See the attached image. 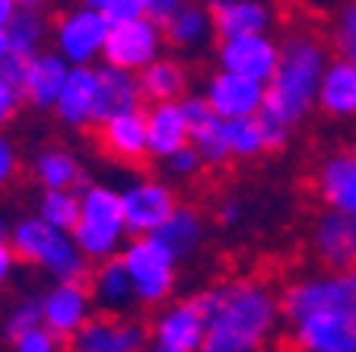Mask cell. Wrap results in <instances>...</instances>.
Wrapping results in <instances>:
<instances>
[{
	"label": "cell",
	"instance_id": "5",
	"mask_svg": "<svg viewBox=\"0 0 356 352\" xmlns=\"http://www.w3.org/2000/svg\"><path fill=\"white\" fill-rule=\"evenodd\" d=\"M121 264L134 286V299L140 308H163L178 289V260L156 235L131 238L121 251Z\"/></svg>",
	"mask_w": 356,
	"mask_h": 352
},
{
	"label": "cell",
	"instance_id": "19",
	"mask_svg": "<svg viewBox=\"0 0 356 352\" xmlns=\"http://www.w3.org/2000/svg\"><path fill=\"white\" fill-rule=\"evenodd\" d=\"M96 105H99V80L96 67H70L67 83L60 89L58 105L51 115L67 131H86L96 127Z\"/></svg>",
	"mask_w": 356,
	"mask_h": 352
},
{
	"label": "cell",
	"instance_id": "9",
	"mask_svg": "<svg viewBox=\"0 0 356 352\" xmlns=\"http://www.w3.org/2000/svg\"><path fill=\"white\" fill-rule=\"evenodd\" d=\"M169 48L165 42V29L149 16L131 22H118L108 29V42L102 51V64L127 70V74H140L153 60H159Z\"/></svg>",
	"mask_w": 356,
	"mask_h": 352
},
{
	"label": "cell",
	"instance_id": "4",
	"mask_svg": "<svg viewBox=\"0 0 356 352\" xmlns=\"http://www.w3.org/2000/svg\"><path fill=\"white\" fill-rule=\"evenodd\" d=\"M70 235L89 264H102V260L118 257L124 244L131 242L118 187L102 181L86 184L80 191V219Z\"/></svg>",
	"mask_w": 356,
	"mask_h": 352
},
{
	"label": "cell",
	"instance_id": "14",
	"mask_svg": "<svg viewBox=\"0 0 356 352\" xmlns=\"http://www.w3.org/2000/svg\"><path fill=\"white\" fill-rule=\"evenodd\" d=\"M312 184L321 200V210L356 219V146H337L321 156Z\"/></svg>",
	"mask_w": 356,
	"mask_h": 352
},
{
	"label": "cell",
	"instance_id": "7",
	"mask_svg": "<svg viewBox=\"0 0 356 352\" xmlns=\"http://www.w3.org/2000/svg\"><path fill=\"white\" fill-rule=\"evenodd\" d=\"M108 29L111 22L102 10L74 3L51 22V51H58L70 67H96L102 64Z\"/></svg>",
	"mask_w": 356,
	"mask_h": 352
},
{
	"label": "cell",
	"instance_id": "22",
	"mask_svg": "<svg viewBox=\"0 0 356 352\" xmlns=\"http://www.w3.org/2000/svg\"><path fill=\"white\" fill-rule=\"evenodd\" d=\"M67 74H70V64L58 51H38L35 58H29L22 102L29 105L32 111H54L60 89L67 83Z\"/></svg>",
	"mask_w": 356,
	"mask_h": 352
},
{
	"label": "cell",
	"instance_id": "10",
	"mask_svg": "<svg viewBox=\"0 0 356 352\" xmlns=\"http://www.w3.org/2000/svg\"><path fill=\"white\" fill-rule=\"evenodd\" d=\"M207 333V311L200 295H185V299H172L169 305L156 308L149 321V346L165 352H200Z\"/></svg>",
	"mask_w": 356,
	"mask_h": 352
},
{
	"label": "cell",
	"instance_id": "11",
	"mask_svg": "<svg viewBox=\"0 0 356 352\" xmlns=\"http://www.w3.org/2000/svg\"><path fill=\"white\" fill-rule=\"evenodd\" d=\"M149 346V324L134 315L96 311L76 337L67 340V352H143Z\"/></svg>",
	"mask_w": 356,
	"mask_h": 352
},
{
	"label": "cell",
	"instance_id": "38",
	"mask_svg": "<svg viewBox=\"0 0 356 352\" xmlns=\"http://www.w3.org/2000/svg\"><path fill=\"white\" fill-rule=\"evenodd\" d=\"M19 169H22V156H19L16 140L10 137V133L0 131V194H3L10 184L16 181Z\"/></svg>",
	"mask_w": 356,
	"mask_h": 352
},
{
	"label": "cell",
	"instance_id": "48",
	"mask_svg": "<svg viewBox=\"0 0 356 352\" xmlns=\"http://www.w3.org/2000/svg\"><path fill=\"white\" fill-rule=\"evenodd\" d=\"M80 3H86V7H96V10H105L111 0H80Z\"/></svg>",
	"mask_w": 356,
	"mask_h": 352
},
{
	"label": "cell",
	"instance_id": "37",
	"mask_svg": "<svg viewBox=\"0 0 356 352\" xmlns=\"http://www.w3.org/2000/svg\"><path fill=\"white\" fill-rule=\"evenodd\" d=\"M163 165H165V175H169L172 181H191V178H197L200 171H204V159L197 156L194 146L178 149V153L169 156Z\"/></svg>",
	"mask_w": 356,
	"mask_h": 352
},
{
	"label": "cell",
	"instance_id": "50",
	"mask_svg": "<svg viewBox=\"0 0 356 352\" xmlns=\"http://www.w3.org/2000/svg\"><path fill=\"white\" fill-rule=\"evenodd\" d=\"M7 232H10V228H7V222L0 219V238H7Z\"/></svg>",
	"mask_w": 356,
	"mask_h": 352
},
{
	"label": "cell",
	"instance_id": "17",
	"mask_svg": "<svg viewBox=\"0 0 356 352\" xmlns=\"http://www.w3.org/2000/svg\"><path fill=\"white\" fill-rule=\"evenodd\" d=\"M296 352H356V321L334 311H315L289 324Z\"/></svg>",
	"mask_w": 356,
	"mask_h": 352
},
{
	"label": "cell",
	"instance_id": "36",
	"mask_svg": "<svg viewBox=\"0 0 356 352\" xmlns=\"http://www.w3.org/2000/svg\"><path fill=\"white\" fill-rule=\"evenodd\" d=\"M10 352H67V340H60L48 327H35V330H26L22 337L10 340Z\"/></svg>",
	"mask_w": 356,
	"mask_h": 352
},
{
	"label": "cell",
	"instance_id": "27",
	"mask_svg": "<svg viewBox=\"0 0 356 352\" xmlns=\"http://www.w3.org/2000/svg\"><path fill=\"white\" fill-rule=\"evenodd\" d=\"M137 83H140V96L147 99L149 105L181 102V99L191 92V70H188L185 60L163 54V58L153 60L147 70L137 74Z\"/></svg>",
	"mask_w": 356,
	"mask_h": 352
},
{
	"label": "cell",
	"instance_id": "20",
	"mask_svg": "<svg viewBox=\"0 0 356 352\" xmlns=\"http://www.w3.org/2000/svg\"><path fill=\"white\" fill-rule=\"evenodd\" d=\"M143 115H147V153L153 162H165L178 149L191 146V124L181 102H156Z\"/></svg>",
	"mask_w": 356,
	"mask_h": 352
},
{
	"label": "cell",
	"instance_id": "24",
	"mask_svg": "<svg viewBox=\"0 0 356 352\" xmlns=\"http://www.w3.org/2000/svg\"><path fill=\"white\" fill-rule=\"evenodd\" d=\"M86 286H89V292H92V301H96L99 311H108V315H131V308L137 305L131 276H127L121 257L92 264V273H89Z\"/></svg>",
	"mask_w": 356,
	"mask_h": 352
},
{
	"label": "cell",
	"instance_id": "40",
	"mask_svg": "<svg viewBox=\"0 0 356 352\" xmlns=\"http://www.w3.org/2000/svg\"><path fill=\"white\" fill-rule=\"evenodd\" d=\"M140 3H143V16H149L153 22L165 26V22H169L178 10L185 7L188 0H140Z\"/></svg>",
	"mask_w": 356,
	"mask_h": 352
},
{
	"label": "cell",
	"instance_id": "26",
	"mask_svg": "<svg viewBox=\"0 0 356 352\" xmlns=\"http://www.w3.org/2000/svg\"><path fill=\"white\" fill-rule=\"evenodd\" d=\"M277 10L270 0H232L229 7L213 13L216 38H238V35H264L274 29Z\"/></svg>",
	"mask_w": 356,
	"mask_h": 352
},
{
	"label": "cell",
	"instance_id": "16",
	"mask_svg": "<svg viewBox=\"0 0 356 352\" xmlns=\"http://www.w3.org/2000/svg\"><path fill=\"white\" fill-rule=\"evenodd\" d=\"M200 96L220 121L258 117L264 111V83H254L238 74H226V70H213L204 80Z\"/></svg>",
	"mask_w": 356,
	"mask_h": 352
},
{
	"label": "cell",
	"instance_id": "1",
	"mask_svg": "<svg viewBox=\"0 0 356 352\" xmlns=\"http://www.w3.org/2000/svg\"><path fill=\"white\" fill-rule=\"evenodd\" d=\"M207 333L200 352H261L280 327V292L254 276L226 279L200 289Z\"/></svg>",
	"mask_w": 356,
	"mask_h": 352
},
{
	"label": "cell",
	"instance_id": "3",
	"mask_svg": "<svg viewBox=\"0 0 356 352\" xmlns=\"http://www.w3.org/2000/svg\"><path fill=\"white\" fill-rule=\"evenodd\" d=\"M7 242L13 244L19 264L42 270L44 276H51V283H86L89 273H92V264L76 248L74 235L51 228L35 213L19 216L10 226Z\"/></svg>",
	"mask_w": 356,
	"mask_h": 352
},
{
	"label": "cell",
	"instance_id": "28",
	"mask_svg": "<svg viewBox=\"0 0 356 352\" xmlns=\"http://www.w3.org/2000/svg\"><path fill=\"white\" fill-rule=\"evenodd\" d=\"M156 238H159V242L175 254L178 264H181V260L197 254L200 244L207 242V222H204L197 206L181 203L175 213H172V219L156 232Z\"/></svg>",
	"mask_w": 356,
	"mask_h": 352
},
{
	"label": "cell",
	"instance_id": "31",
	"mask_svg": "<svg viewBox=\"0 0 356 352\" xmlns=\"http://www.w3.org/2000/svg\"><path fill=\"white\" fill-rule=\"evenodd\" d=\"M222 133H226V149H229L232 162H254L261 156H267L264 133H261V115L222 121Z\"/></svg>",
	"mask_w": 356,
	"mask_h": 352
},
{
	"label": "cell",
	"instance_id": "39",
	"mask_svg": "<svg viewBox=\"0 0 356 352\" xmlns=\"http://www.w3.org/2000/svg\"><path fill=\"white\" fill-rule=\"evenodd\" d=\"M26 74H29V58L10 51L7 58L0 60V80L7 83L13 92H19V96H22V86H26Z\"/></svg>",
	"mask_w": 356,
	"mask_h": 352
},
{
	"label": "cell",
	"instance_id": "33",
	"mask_svg": "<svg viewBox=\"0 0 356 352\" xmlns=\"http://www.w3.org/2000/svg\"><path fill=\"white\" fill-rule=\"evenodd\" d=\"M191 146L197 149V156L204 159V165L220 169L229 165V149H226V133H222V121L216 115L200 117L197 124H191Z\"/></svg>",
	"mask_w": 356,
	"mask_h": 352
},
{
	"label": "cell",
	"instance_id": "13",
	"mask_svg": "<svg viewBox=\"0 0 356 352\" xmlns=\"http://www.w3.org/2000/svg\"><path fill=\"white\" fill-rule=\"evenodd\" d=\"M312 257L325 273H343L356 267V219L343 213L321 210L309 232Z\"/></svg>",
	"mask_w": 356,
	"mask_h": 352
},
{
	"label": "cell",
	"instance_id": "34",
	"mask_svg": "<svg viewBox=\"0 0 356 352\" xmlns=\"http://www.w3.org/2000/svg\"><path fill=\"white\" fill-rule=\"evenodd\" d=\"M42 327V305H38V295H22L19 301L10 305V311L3 315V337L16 340L26 330H35Z\"/></svg>",
	"mask_w": 356,
	"mask_h": 352
},
{
	"label": "cell",
	"instance_id": "43",
	"mask_svg": "<svg viewBox=\"0 0 356 352\" xmlns=\"http://www.w3.org/2000/svg\"><path fill=\"white\" fill-rule=\"evenodd\" d=\"M242 219H245V206H242V200H238V197H226V200H220V206H216V222H220V226L236 228Z\"/></svg>",
	"mask_w": 356,
	"mask_h": 352
},
{
	"label": "cell",
	"instance_id": "18",
	"mask_svg": "<svg viewBox=\"0 0 356 352\" xmlns=\"http://www.w3.org/2000/svg\"><path fill=\"white\" fill-rule=\"evenodd\" d=\"M96 146L118 165H140L147 153V115L127 111L96 124Z\"/></svg>",
	"mask_w": 356,
	"mask_h": 352
},
{
	"label": "cell",
	"instance_id": "12",
	"mask_svg": "<svg viewBox=\"0 0 356 352\" xmlns=\"http://www.w3.org/2000/svg\"><path fill=\"white\" fill-rule=\"evenodd\" d=\"M216 70L248 76L254 83H264L277 74L280 64V42L270 32L264 35H238L216 42Z\"/></svg>",
	"mask_w": 356,
	"mask_h": 352
},
{
	"label": "cell",
	"instance_id": "30",
	"mask_svg": "<svg viewBox=\"0 0 356 352\" xmlns=\"http://www.w3.org/2000/svg\"><path fill=\"white\" fill-rule=\"evenodd\" d=\"M3 35H7V44L13 54L35 58L38 51H44V44L51 38V22L44 19V13H38V10H16V16L10 19Z\"/></svg>",
	"mask_w": 356,
	"mask_h": 352
},
{
	"label": "cell",
	"instance_id": "47",
	"mask_svg": "<svg viewBox=\"0 0 356 352\" xmlns=\"http://www.w3.org/2000/svg\"><path fill=\"white\" fill-rule=\"evenodd\" d=\"M232 0H204V7L210 10V13H216V10H222V7H229Z\"/></svg>",
	"mask_w": 356,
	"mask_h": 352
},
{
	"label": "cell",
	"instance_id": "23",
	"mask_svg": "<svg viewBox=\"0 0 356 352\" xmlns=\"http://www.w3.org/2000/svg\"><path fill=\"white\" fill-rule=\"evenodd\" d=\"M315 111L327 121H356V67L347 64L343 58H331L325 67L315 99Z\"/></svg>",
	"mask_w": 356,
	"mask_h": 352
},
{
	"label": "cell",
	"instance_id": "6",
	"mask_svg": "<svg viewBox=\"0 0 356 352\" xmlns=\"http://www.w3.org/2000/svg\"><path fill=\"white\" fill-rule=\"evenodd\" d=\"M315 311H334L356 321V267L343 273H305L280 289V315L286 324Z\"/></svg>",
	"mask_w": 356,
	"mask_h": 352
},
{
	"label": "cell",
	"instance_id": "42",
	"mask_svg": "<svg viewBox=\"0 0 356 352\" xmlns=\"http://www.w3.org/2000/svg\"><path fill=\"white\" fill-rule=\"evenodd\" d=\"M16 267H19V257H16L13 244H10L7 238H0V292L13 283Z\"/></svg>",
	"mask_w": 356,
	"mask_h": 352
},
{
	"label": "cell",
	"instance_id": "44",
	"mask_svg": "<svg viewBox=\"0 0 356 352\" xmlns=\"http://www.w3.org/2000/svg\"><path fill=\"white\" fill-rule=\"evenodd\" d=\"M19 105H22V96H19V92H13L7 83L0 80V131H3V127H7L10 121L16 117Z\"/></svg>",
	"mask_w": 356,
	"mask_h": 352
},
{
	"label": "cell",
	"instance_id": "45",
	"mask_svg": "<svg viewBox=\"0 0 356 352\" xmlns=\"http://www.w3.org/2000/svg\"><path fill=\"white\" fill-rule=\"evenodd\" d=\"M16 10H19L16 7V0H0V32L10 26V19L16 16Z\"/></svg>",
	"mask_w": 356,
	"mask_h": 352
},
{
	"label": "cell",
	"instance_id": "15",
	"mask_svg": "<svg viewBox=\"0 0 356 352\" xmlns=\"http://www.w3.org/2000/svg\"><path fill=\"white\" fill-rule=\"evenodd\" d=\"M38 305H42V327L58 333L60 340L76 337V330L86 327V321L96 315V301L86 283H51L38 295Z\"/></svg>",
	"mask_w": 356,
	"mask_h": 352
},
{
	"label": "cell",
	"instance_id": "35",
	"mask_svg": "<svg viewBox=\"0 0 356 352\" xmlns=\"http://www.w3.org/2000/svg\"><path fill=\"white\" fill-rule=\"evenodd\" d=\"M334 51L337 58H343L347 64L356 67V0H347L334 19V32H331Z\"/></svg>",
	"mask_w": 356,
	"mask_h": 352
},
{
	"label": "cell",
	"instance_id": "25",
	"mask_svg": "<svg viewBox=\"0 0 356 352\" xmlns=\"http://www.w3.org/2000/svg\"><path fill=\"white\" fill-rule=\"evenodd\" d=\"M96 80H99V105H96V124L108 121V117L127 115V111H140V83L137 74H127L118 67L96 64Z\"/></svg>",
	"mask_w": 356,
	"mask_h": 352
},
{
	"label": "cell",
	"instance_id": "21",
	"mask_svg": "<svg viewBox=\"0 0 356 352\" xmlns=\"http://www.w3.org/2000/svg\"><path fill=\"white\" fill-rule=\"evenodd\" d=\"M29 175L42 191H76L83 184V162L74 149L60 143H44L32 153Z\"/></svg>",
	"mask_w": 356,
	"mask_h": 352
},
{
	"label": "cell",
	"instance_id": "49",
	"mask_svg": "<svg viewBox=\"0 0 356 352\" xmlns=\"http://www.w3.org/2000/svg\"><path fill=\"white\" fill-rule=\"evenodd\" d=\"M10 54V44H7V35H3V32H0V60L7 58Z\"/></svg>",
	"mask_w": 356,
	"mask_h": 352
},
{
	"label": "cell",
	"instance_id": "32",
	"mask_svg": "<svg viewBox=\"0 0 356 352\" xmlns=\"http://www.w3.org/2000/svg\"><path fill=\"white\" fill-rule=\"evenodd\" d=\"M35 216L60 232H74L80 219V191H42L35 200Z\"/></svg>",
	"mask_w": 356,
	"mask_h": 352
},
{
	"label": "cell",
	"instance_id": "46",
	"mask_svg": "<svg viewBox=\"0 0 356 352\" xmlns=\"http://www.w3.org/2000/svg\"><path fill=\"white\" fill-rule=\"evenodd\" d=\"M54 3H60V0H16V7L19 10H48V7H54Z\"/></svg>",
	"mask_w": 356,
	"mask_h": 352
},
{
	"label": "cell",
	"instance_id": "8",
	"mask_svg": "<svg viewBox=\"0 0 356 352\" xmlns=\"http://www.w3.org/2000/svg\"><path fill=\"white\" fill-rule=\"evenodd\" d=\"M178 206H181L178 194L172 187V181H165V178L140 175L121 187V210H124V222L131 238L156 235L172 219V213Z\"/></svg>",
	"mask_w": 356,
	"mask_h": 352
},
{
	"label": "cell",
	"instance_id": "2",
	"mask_svg": "<svg viewBox=\"0 0 356 352\" xmlns=\"http://www.w3.org/2000/svg\"><path fill=\"white\" fill-rule=\"evenodd\" d=\"M331 64L327 42L312 29H293L280 38V64L264 86V111L261 117L283 127H299L315 111L318 86L325 67Z\"/></svg>",
	"mask_w": 356,
	"mask_h": 352
},
{
	"label": "cell",
	"instance_id": "51",
	"mask_svg": "<svg viewBox=\"0 0 356 352\" xmlns=\"http://www.w3.org/2000/svg\"><path fill=\"white\" fill-rule=\"evenodd\" d=\"M143 352H165V349H156V346H147V349H143Z\"/></svg>",
	"mask_w": 356,
	"mask_h": 352
},
{
	"label": "cell",
	"instance_id": "41",
	"mask_svg": "<svg viewBox=\"0 0 356 352\" xmlns=\"http://www.w3.org/2000/svg\"><path fill=\"white\" fill-rule=\"evenodd\" d=\"M261 133H264V149L267 153H280V149L289 146V127L277 124V121H267V117H261Z\"/></svg>",
	"mask_w": 356,
	"mask_h": 352
},
{
	"label": "cell",
	"instance_id": "29",
	"mask_svg": "<svg viewBox=\"0 0 356 352\" xmlns=\"http://www.w3.org/2000/svg\"><path fill=\"white\" fill-rule=\"evenodd\" d=\"M163 29H165V42H169L172 48H178V51H200V48H207V42L216 35L213 13H210L204 3H191V0L165 22Z\"/></svg>",
	"mask_w": 356,
	"mask_h": 352
}]
</instances>
